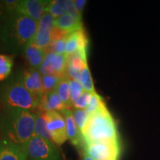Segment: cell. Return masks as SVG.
I'll use <instances>...</instances> for the list:
<instances>
[{
  "instance_id": "9",
  "label": "cell",
  "mask_w": 160,
  "mask_h": 160,
  "mask_svg": "<svg viewBox=\"0 0 160 160\" xmlns=\"http://www.w3.org/2000/svg\"><path fill=\"white\" fill-rule=\"evenodd\" d=\"M17 74L24 86L33 94L41 98L44 94L42 76L39 70L28 68L17 71Z\"/></svg>"
},
{
  "instance_id": "31",
  "label": "cell",
  "mask_w": 160,
  "mask_h": 160,
  "mask_svg": "<svg viewBox=\"0 0 160 160\" xmlns=\"http://www.w3.org/2000/svg\"><path fill=\"white\" fill-rule=\"evenodd\" d=\"M86 2H87V1H85V0H75V1H73L76 8L81 15L82 13L84 8H85Z\"/></svg>"
},
{
  "instance_id": "32",
  "label": "cell",
  "mask_w": 160,
  "mask_h": 160,
  "mask_svg": "<svg viewBox=\"0 0 160 160\" xmlns=\"http://www.w3.org/2000/svg\"><path fill=\"white\" fill-rule=\"evenodd\" d=\"M8 17L7 13H6L5 7H4L3 1H0V24L2 23V22Z\"/></svg>"
},
{
  "instance_id": "35",
  "label": "cell",
  "mask_w": 160,
  "mask_h": 160,
  "mask_svg": "<svg viewBox=\"0 0 160 160\" xmlns=\"http://www.w3.org/2000/svg\"><path fill=\"white\" fill-rule=\"evenodd\" d=\"M0 25H1V24H0ZM0 50H1V42H0Z\"/></svg>"
},
{
  "instance_id": "3",
  "label": "cell",
  "mask_w": 160,
  "mask_h": 160,
  "mask_svg": "<svg viewBox=\"0 0 160 160\" xmlns=\"http://www.w3.org/2000/svg\"><path fill=\"white\" fill-rule=\"evenodd\" d=\"M41 98L33 94L26 88L19 79L17 71L0 87L2 107L17 108L37 112Z\"/></svg>"
},
{
  "instance_id": "34",
  "label": "cell",
  "mask_w": 160,
  "mask_h": 160,
  "mask_svg": "<svg viewBox=\"0 0 160 160\" xmlns=\"http://www.w3.org/2000/svg\"><path fill=\"white\" fill-rule=\"evenodd\" d=\"M83 160H95L93 158H91L90 156H88L85 152H83Z\"/></svg>"
},
{
  "instance_id": "26",
  "label": "cell",
  "mask_w": 160,
  "mask_h": 160,
  "mask_svg": "<svg viewBox=\"0 0 160 160\" xmlns=\"http://www.w3.org/2000/svg\"><path fill=\"white\" fill-rule=\"evenodd\" d=\"M67 38L68 37L52 42L49 48L46 51V53H48L49 52H52V53H54L55 54H65Z\"/></svg>"
},
{
  "instance_id": "23",
  "label": "cell",
  "mask_w": 160,
  "mask_h": 160,
  "mask_svg": "<svg viewBox=\"0 0 160 160\" xmlns=\"http://www.w3.org/2000/svg\"><path fill=\"white\" fill-rule=\"evenodd\" d=\"M78 81L79 82L80 84L82 86L85 91L89 92V93H93L96 92L94 88V85H93V79H92L88 66H87V67L82 71L81 76H80Z\"/></svg>"
},
{
  "instance_id": "24",
  "label": "cell",
  "mask_w": 160,
  "mask_h": 160,
  "mask_svg": "<svg viewBox=\"0 0 160 160\" xmlns=\"http://www.w3.org/2000/svg\"><path fill=\"white\" fill-rule=\"evenodd\" d=\"M73 118L80 132H82L89 119V114L85 109H76L73 111Z\"/></svg>"
},
{
  "instance_id": "7",
  "label": "cell",
  "mask_w": 160,
  "mask_h": 160,
  "mask_svg": "<svg viewBox=\"0 0 160 160\" xmlns=\"http://www.w3.org/2000/svg\"><path fill=\"white\" fill-rule=\"evenodd\" d=\"M45 116L52 141L57 145H62L68 139L65 117L59 111L45 112Z\"/></svg>"
},
{
  "instance_id": "15",
  "label": "cell",
  "mask_w": 160,
  "mask_h": 160,
  "mask_svg": "<svg viewBox=\"0 0 160 160\" xmlns=\"http://www.w3.org/2000/svg\"><path fill=\"white\" fill-rule=\"evenodd\" d=\"M68 109L62 102L56 91L44 93L40 99L39 110L37 112L60 111ZM36 113V112H35Z\"/></svg>"
},
{
  "instance_id": "10",
  "label": "cell",
  "mask_w": 160,
  "mask_h": 160,
  "mask_svg": "<svg viewBox=\"0 0 160 160\" xmlns=\"http://www.w3.org/2000/svg\"><path fill=\"white\" fill-rule=\"evenodd\" d=\"M50 2L51 0H19L17 12L38 22L47 13Z\"/></svg>"
},
{
  "instance_id": "30",
  "label": "cell",
  "mask_w": 160,
  "mask_h": 160,
  "mask_svg": "<svg viewBox=\"0 0 160 160\" xmlns=\"http://www.w3.org/2000/svg\"><path fill=\"white\" fill-rule=\"evenodd\" d=\"M19 2V1L18 0H4V7L8 16L17 13Z\"/></svg>"
},
{
  "instance_id": "36",
  "label": "cell",
  "mask_w": 160,
  "mask_h": 160,
  "mask_svg": "<svg viewBox=\"0 0 160 160\" xmlns=\"http://www.w3.org/2000/svg\"><path fill=\"white\" fill-rule=\"evenodd\" d=\"M0 141H1V133H0Z\"/></svg>"
},
{
  "instance_id": "27",
  "label": "cell",
  "mask_w": 160,
  "mask_h": 160,
  "mask_svg": "<svg viewBox=\"0 0 160 160\" xmlns=\"http://www.w3.org/2000/svg\"><path fill=\"white\" fill-rule=\"evenodd\" d=\"M68 60L65 54H57L54 62L55 74L60 76L66 75Z\"/></svg>"
},
{
  "instance_id": "8",
  "label": "cell",
  "mask_w": 160,
  "mask_h": 160,
  "mask_svg": "<svg viewBox=\"0 0 160 160\" xmlns=\"http://www.w3.org/2000/svg\"><path fill=\"white\" fill-rule=\"evenodd\" d=\"M54 20V17L51 14L45 13L38 22L37 31L33 42L38 47L45 50V52L51 44L52 32L55 27Z\"/></svg>"
},
{
  "instance_id": "11",
  "label": "cell",
  "mask_w": 160,
  "mask_h": 160,
  "mask_svg": "<svg viewBox=\"0 0 160 160\" xmlns=\"http://www.w3.org/2000/svg\"><path fill=\"white\" fill-rule=\"evenodd\" d=\"M27 147L19 145L5 140L0 141V160H28Z\"/></svg>"
},
{
  "instance_id": "25",
  "label": "cell",
  "mask_w": 160,
  "mask_h": 160,
  "mask_svg": "<svg viewBox=\"0 0 160 160\" xmlns=\"http://www.w3.org/2000/svg\"><path fill=\"white\" fill-rule=\"evenodd\" d=\"M68 79L70 88H71V100L72 105H73V103H75L77 100L81 97L85 90L78 80L70 79V78Z\"/></svg>"
},
{
  "instance_id": "33",
  "label": "cell",
  "mask_w": 160,
  "mask_h": 160,
  "mask_svg": "<svg viewBox=\"0 0 160 160\" xmlns=\"http://www.w3.org/2000/svg\"><path fill=\"white\" fill-rule=\"evenodd\" d=\"M11 57V55H7V54H0V64L5 62Z\"/></svg>"
},
{
  "instance_id": "29",
  "label": "cell",
  "mask_w": 160,
  "mask_h": 160,
  "mask_svg": "<svg viewBox=\"0 0 160 160\" xmlns=\"http://www.w3.org/2000/svg\"><path fill=\"white\" fill-rule=\"evenodd\" d=\"M91 94L92 93H89V92L84 91L81 97L77 100L75 103H73V108L76 109H86L87 106L90 103V101H91Z\"/></svg>"
},
{
  "instance_id": "22",
  "label": "cell",
  "mask_w": 160,
  "mask_h": 160,
  "mask_svg": "<svg viewBox=\"0 0 160 160\" xmlns=\"http://www.w3.org/2000/svg\"><path fill=\"white\" fill-rule=\"evenodd\" d=\"M105 107V104L102 98L100 97L97 92H94L91 94V101L85 110L88 113L89 116H91Z\"/></svg>"
},
{
  "instance_id": "38",
  "label": "cell",
  "mask_w": 160,
  "mask_h": 160,
  "mask_svg": "<svg viewBox=\"0 0 160 160\" xmlns=\"http://www.w3.org/2000/svg\"><path fill=\"white\" fill-rule=\"evenodd\" d=\"M28 160H33V159H29V158H28Z\"/></svg>"
},
{
  "instance_id": "5",
  "label": "cell",
  "mask_w": 160,
  "mask_h": 160,
  "mask_svg": "<svg viewBox=\"0 0 160 160\" xmlns=\"http://www.w3.org/2000/svg\"><path fill=\"white\" fill-rule=\"evenodd\" d=\"M29 159L33 160H61L59 148L53 141L33 136L26 145Z\"/></svg>"
},
{
  "instance_id": "4",
  "label": "cell",
  "mask_w": 160,
  "mask_h": 160,
  "mask_svg": "<svg viewBox=\"0 0 160 160\" xmlns=\"http://www.w3.org/2000/svg\"><path fill=\"white\" fill-rule=\"evenodd\" d=\"M82 135L84 143L119 142L117 125L106 107L90 116Z\"/></svg>"
},
{
  "instance_id": "21",
  "label": "cell",
  "mask_w": 160,
  "mask_h": 160,
  "mask_svg": "<svg viewBox=\"0 0 160 160\" xmlns=\"http://www.w3.org/2000/svg\"><path fill=\"white\" fill-rule=\"evenodd\" d=\"M56 55L54 53L49 52L46 54V57L44 59L41 67L39 68V71L42 76L55 74L54 71V62Z\"/></svg>"
},
{
  "instance_id": "37",
  "label": "cell",
  "mask_w": 160,
  "mask_h": 160,
  "mask_svg": "<svg viewBox=\"0 0 160 160\" xmlns=\"http://www.w3.org/2000/svg\"><path fill=\"white\" fill-rule=\"evenodd\" d=\"M101 160H113V159H101Z\"/></svg>"
},
{
  "instance_id": "6",
  "label": "cell",
  "mask_w": 160,
  "mask_h": 160,
  "mask_svg": "<svg viewBox=\"0 0 160 160\" xmlns=\"http://www.w3.org/2000/svg\"><path fill=\"white\" fill-rule=\"evenodd\" d=\"M84 152L95 160H118L121 153L119 142H94L84 143Z\"/></svg>"
},
{
  "instance_id": "17",
  "label": "cell",
  "mask_w": 160,
  "mask_h": 160,
  "mask_svg": "<svg viewBox=\"0 0 160 160\" xmlns=\"http://www.w3.org/2000/svg\"><path fill=\"white\" fill-rule=\"evenodd\" d=\"M73 4L71 0H51L46 12L57 19L69 13Z\"/></svg>"
},
{
  "instance_id": "12",
  "label": "cell",
  "mask_w": 160,
  "mask_h": 160,
  "mask_svg": "<svg viewBox=\"0 0 160 160\" xmlns=\"http://www.w3.org/2000/svg\"><path fill=\"white\" fill-rule=\"evenodd\" d=\"M65 119L66 128H67L68 139L72 145L77 148L84 147V140L82 133L78 128L73 118V111L71 109H65L61 112Z\"/></svg>"
},
{
  "instance_id": "19",
  "label": "cell",
  "mask_w": 160,
  "mask_h": 160,
  "mask_svg": "<svg viewBox=\"0 0 160 160\" xmlns=\"http://www.w3.org/2000/svg\"><path fill=\"white\" fill-rule=\"evenodd\" d=\"M34 134L44 139L51 140V136L47 128L45 112H36Z\"/></svg>"
},
{
  "instance_id": "13",
  "label": "cell",
  "mask_w": 160,
  "mask_h": 160,
  "mask_svg": "<svg viewBox=\"0 0 160 160\" xmlns=\"http://www.w3.org/2000/svg\"><path fill=\"white\" fill-rule=\"evenodd\" d=\"M23 53L30 68L37 70L41 67L47 54L45 50L38 47L33 41L26 45Z\"/></svg>"
},
{
  "instance_id": "2",
  "label": "cell",
  "mask_w": 160,
  "mask_h": 160,
  "mask_svg": "<svg viewBox=\"0 0 160 160\" xmlns=\"http://www.w3.org/2000/svg\"><path fill=\"white\" fill-rule=\"evenodd\" d=\"M36 113L17 108L0 109L1 139L19 145H26L34 134Z\"/></svg>"
},
{
  "instance_id": "28",
  "label": "cell",
  "mask_w": 160,
  "mask_h": 160,
  "mask_svg": "<svg viewBox=\"0 0 160 160\" xmlns=\"http://www.w3.org/2000/svg\"><path fill=\"white\" fill-rule=\"evenodd\" d=\"M13 65V57H11L6 60L5 62L0 64V82L5 80L11 75L12 68Z\"/></svg>"
},
{
  "instance_id": "20",
  "label": "cell",
  "mask_w": 160,
  "mask_h": 160,
  "mask_svg": "<svg viewBox=\"0 0 160 160\" xmlns=\"http://www.w3.org/2000/svg\"><path fill=\"white\" fill-rule=\"evenodd\" d=\"M65 76H60L58 74H50L42 76V85L44 93L56 91L57 85L59 82Z\"/></svg>"
},
{
  "instance_id": "16",
  "label": "cell",
  "mask_w": 160,
  "mask_h": 160,
  "mask_svg": "<svg viewBox=\"0 0 160 160\" xmlns=\"http://www.w3.org/2000/svg\"><path fill=\"white\" fill-rule=\"evenodd\" d=\"M54 26L70 33L83 28L82 22L75 19L69 13L55 19Z\"/></svg>"
},
{
  "instance_id": "14",
  "label": "cell",
  "mask_w": 160,
  "mask_h": 160,
  "mask_svg": "<svg viewBox=\"0 0 160 160\" xmlns=\"http://www.w3.org/2000/svg\"><path fill=\"white\" fill-rule=\"evenodd\" d=\"M88 39L85 30L82 28L72 32L68 36L65 55L69 56L79 49L88 50Z\"/></svg>"
},
{
  "instance_id": "18",
  "label": "cell",
  "mask_w": 160,
  "mask_h": 160,
  "mask_svg": "<svg viewBox=\"0 0 160 160\" xmlns=\"http://www.w3.org/2000/svg\"><path fill=\"white\" fill-rule=\"evenodd\" d=\"M56 92L59 95L62 102L65 104L68 109H71L73 108L71 100V88H70L69 79L65 75L62 77L61 81L59 82V85L56 88Z\"/></svg>"
},
{
  "instance_id": "1",
  "label": "cell",
  "mask_w": 160,
  "mask_h": 160,
  "mask_svg": "<svg viewBox=\"0 0 160 160\" xmlns=\"http://www.w3.org/2000/svg\"><path fill=\"white\" fill-rule=\"evenodd\" d=\"M37 27V21L18 12L8 16L0 25V52L11 56L21 53L34 39Z\"/></svg>"
}]
</instances>
